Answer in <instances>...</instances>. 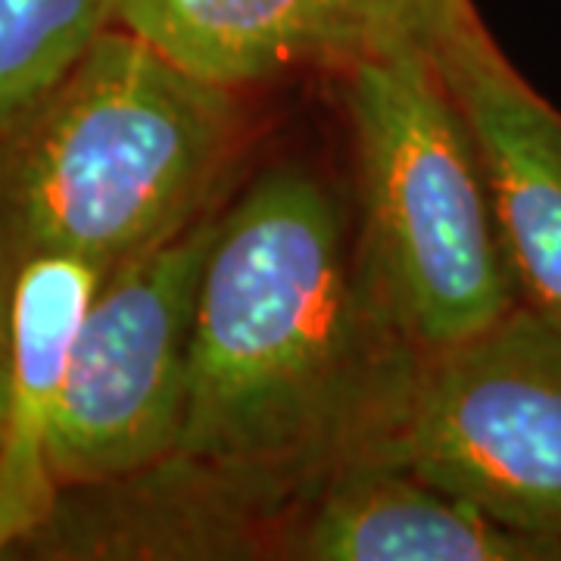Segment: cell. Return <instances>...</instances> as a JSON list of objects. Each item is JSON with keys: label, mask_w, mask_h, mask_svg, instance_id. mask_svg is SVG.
<instances>
[{"label": "cell", "mask_w": 561, "mask_h": 561, "mask_svg": "<svg viewBox=\"0 0 561 561\" xmlns=\"http://www.w3.org/2000/svg\"><path fill=\"white\" fill-rule=\"evenodd\" d=\"M415 362L334 187L297 162L275 165L221 206L165 461L287 534L337 465L371 453Z\"/></svg>", "instance_id": "1"}, {"label": "cell", "mask_w": 561, "mask_h": 561, "mask_svg": "<svg viewBox=\"0 0 561 561\" xmlns=\"http://www.w3.org/2000/svg\"><path fill=\"white\" fill-rule=\"evenodd\" d=\"M238 94L110 25L0 125V297L25 262L76 256L106 275L216 206L243 135Z\"/></svg>", "instance_id": "2"}, {"label": "cell", "mask_w": 561, "mask_h": 561, "mask_svg": "<svg viewBox=\"0 0 561 561\" xmlns=\"http://www.w3.org/2000/svg\"><path fill=\"white\" fill-rule=\"evenodd\" d=\"M341 76L362 260L409 346L440 353L522 302L481 150L431 47H393Z\"/></svg>", "instance_id": "3"}, {"label": "cell", "mask_w": 561, "mask_h": 561, "mask_svg": "<svg viewBox=\"0 0 561 561\" xmlns=\"http://www.w3.org/2000/svg\"><path fill=\"white\" fill-rule=\"evenodd\" d=\"M368 456L561 542V319L522 300L419 356Z\"/></svg>", "instance_id": "4"}, {"label": "cell", "mask_w": 561, "mask_h": 561, "mask_svg": "<svg viewBox=\"0 0 561 561\" xmlns=\"http://www.w3.org/2000/svg\"><path fill=\"white\" fill-rule=\"evenodd\" d=\"M219 216L216 203L98 284L69 346L50 427L60 490L119 481L175 453L197 290Z\"/></svg>", "instance_id": "5"}, {"label": "cell", "mask_w": 561, "mask_h": 561, "mask_svg": "<svg viewBox=\"0 0 561 561\" xmlns=\"http://www.w3.org/2000/svg\"><path fill=\"white\" fill-rule=\"evenodd\" d=\"M468 13L471 0H113V25L238 91L297 69L343 72L405 44L434 47Z\"/></svg>", "instance_id": "6"}, {"label": "cell", "mask_w": 561, "mask_h": 561, "mask_svg": "<svg viewBox=\"0 0 561 561\" xmlns=\"http://www.w3.org/2000/svg\"><path fill=\"white\" fill-rule=\"evenodd\" d=\"M431 57L481 150L522 300L561 319V110L512 66L478 10Z\"/></svg>", "instance_id": "7"}, {"label": "cell", "mask_w": 561, "mask_h": 561, "mask_svg": "<svg viewBox=\"0 0 561 561\" xmlns=\"http://www.w3.org/2000/svg\"><path fill=\"white\" fill-rule=\"evenodd\" d=\"M280 559L561 561V542L496 522L402 465L359 456L337 465L297 508Z\"/></svg>", "instance_id": "8"}, {"label": "cell", "mask_w": 561, "mask_h": 561, "mask_svg": "<svg viewBox=\"0 0 561 561\" xmlns=\"http://www.w3.org/2000/svg\"><path fill=\"white\" fill-rule=\"evenodd\" d=\"M103 272L76 256L25 262L0 297V556L50 515V427L69 346Z\"/></svg>", "instance_id": "9"}, {"label": "cell", "mask_w": 561, "mask_h": 561, "mask_svg": "<svg viewBox=\"0 0 561 561\" xmlns=\"http://www.w3.org/2000/svg\"><path fill=\"white\" fill-rule=\"evenodd\" d=\"M113 25V0H0V125L20 116Z\"/></svg>", "instance_id": "10"}]
</instances>
